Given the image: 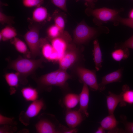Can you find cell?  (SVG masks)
Returning <instances> with one entry per match:
<instances>
[{"instance_id": "obj_22", "label": "cell", "mask_w": 133, "mask_h": 133, "mask_svg": "<svg viewBox=\"0 0 133 133\" xmlns=\"http://www.w3.org/2000/svg\"><path fill=\"white\" fill-rule=\"evenodd\" d=\"M66 108L70 109L75 107L79 102V95L74 93H69L65 96L64 100Z\"/></svg>"}, {"instance_id": "obj_3", "label": "cell", "mask_w": 133, "mask_h": 133, "mask_svg": "<svg viewBox=\"0 0 133 133\" xmlns=\"http://www.w3.org/2000/svg\"><path fill=\"white\" fill-rule=\"evenodd\" d=\"M23 37L29 49L31 57L34 58L40 55L41 46L39 28L35 26L32 27L25 34Z\"/></svg>"}, {"instance_id": "obj_12", "label": "cell", "mask_w": 133, "mask_h": 133, "mask_svg": "<svg viewBox=\"0 0 133 133\" xmlns=\"http://www.w3.org/2000/svg\"><path fill=\"white\" fill-rule=\"evenodd\" d=\"M36 132L39 133H56L59 132L55 126L47 119L41 118L35 125Z\"/></svg>"}, {"instance_id": "obj_31", "label": "cell", "mask_w": 133, "mask_h": 133, "mask_svg": "<svg viewBox=\"0 0 133 133\" xmlns=\"http://www.w3.org/2000/svg\"><path fill=\"white\" fill-rule=\"evenodd\" d=\"M121 120L125 126L123 133H133V122L127 121L126 117L124 116L122 117Z\"/></svg>"}, {"instance_id": "obj_39", "label": "cell", "mask_w": 133, "mask_h": 133, "mask_svg": "<svg viewBox=\"0 0 133 133\" xmlns=\"http://www.w3.org/2000/svg\"><path fill=\"white\" fill-rule=\"evenodd\" d=\"M133 1V0H132Z\"/></svg>"}, {"instance_id": "obj_8", "label": "cell", "mask_w": 133, "mask_h": 133, "mask_svg": "<svg viewBox=\"0 0 133 133\" xmlns=\"http://www.w3.org/2000/svg\"><path fill=\"white\" fill-rule=\"evenodd\" d=\"M59 69L43 75L37 78L36 82L38 86L46 87L51 86H58L57 74Z\"/></svg>"}, {"instance_id": "obj_1", "label": "cell", "mask_w": 133, "mask_h": 133, "mask_svg": "<svg viewBox=\"0 0 133 133\" xmlns=\"http://www.w3.org/2000/svg\"><path fill=\"white\" fill-rule=\"evenodd\" d=\"M42 58L35 59L24 58L19 56L16 59L10 61L7 68L16 71L19 75V81L22 84L26 83L27 77L33 73L39 68L43 67Z\"/></svg>"}, {"instance_id": "obj_28", "label": "cell", "mask_w": 133, "mask_h": 133, "mask_svg": "<svg viewBox=\"0 0 133 133\" xmlns=\"http://www.w3.org/2000/svg\"><path fill=\"white\" fill-rule=\"evenodd\" d=\"M13 17L8 16L4 14L1 10L0 11V23L2 25L6 24L11 25L14 23Z\"/></svg>"}, {"instance_id": "obj_18", "label": "cell", "mask_w": 133, "mask_h": 133, "mask_svg": "<svg viewBox=\"0 0 133 133\" xmlns=\"http://www.w3.org/2000/svg\"><path fill=\"white\" fill-rule=\"evenodd\" d=\"M93 59L97 71L100 70L102 67V54L99 43L98 40H95L93 42Z\"/></svg>"}, {"instance_id": "obj_4", "label": "cell", "mask_w": 133, "mask_h": 133, "mask_svg": "<svg viewBox=\"0 0 133 133\" xmlns=\"http://www.w3.org/2000/svg\"><path fill=\"white\" fill-rule=\"evenodd\" d=\"M97 31L96 29L82 22L77 25L74 31V41L78 44H84L95 36Z\"/></svg>"}, {"instance_id": "obj_6", "label": "cell", "mask_w": 133, "mask_h": 133, "mask_svg": "<svg viewBox=\"0 0 133 133\" xmlns=\"http://www.w3.org/2000/svg\"><path fill=\"white\" fill-rule=\"evenodd\" d=\"M44 106V102L42 99H38L32 102L29 105L24 113L23 114V116H20V118H23V119L21 121L22 122L25 119V120L23 123L26 125L28 124L29 119L36 116Z\"/></svg>"}, {"instance_id": "obj_17", "label": "cell", "mask_w": 133, "mask_h": 133, "mask_svg": "<svg viewBox=\"0 0 133 133\" xmlns=\"http://www.w3.org/2000/svg\"><path fill=\"white\" fill-rule=\"evenodd\" d=\"M11 43L19 53L23 54L25 57H31V53L26 43L19 38L16 37L11 40Z\"/></svg>"}, {"instance_id": "obj_34", "label": "cell", "mask_w": 133, "mask_h": 133, "mask_svg": "<svg viewBox=\"0 0 133 133\" xmlns=\"http://www.w3.org/2000/svg\"><path fill=\"white\" fill-rule=\"evenodd\" d=\"M67 0H51L55 5L63 11L67 12L66 2Z\"/></svg>"}, {"instance_id": "obj_16", "label": "cell", "mask_w": 133, "mask_h": 133, "mask_svg": "<svg viewBox=\"0 0 133 133\" xmlns=\"http://www.w3.org/2000/svg\"><path fill=\"white\" fill-rule=\"evenodd\" d=\"M122 92L120 93L121 100L119 103L120 106H125L127 103L133 104V90L130 89L126 84L124 85L122 87Z\"/></svg>"}, {"instance_id": "obj_29", "label": "cell", "mask_w": 133, "mask_h": 133, "mask_svg": "<svg viewBox=\"0 0 133 133\" xmlns=\"http://www.w3.org/2000/svg\"><path fill=\"white\" fill-rule=\"evenodd\" d=\"M23 5L28 8L37 7L41 6L44 0H22Z\"/></svg>"}, {"instance_id": "obj_23", "label": "cell", "mask_w": 133, "mask_h": 133, "mask_svg": "<svg viewBox=\"0 0 133 133\" xmlns=\"http://www.w3.org/2000/svg\"><path fill=\"white\" fill-rule=\"evenodd\" d=\"M5 80L8 85L11 88H17L19 81L18 73L16 72L7 73L4 75Z\"/></svg>"}, {"instance_id": "obj_26", "label": "cell", "mask_w": 133, "mask_h": 133, "mask_svg": "<svg viewBox=\"0 0 133 133\" xmlns=\"http://www.w3.org/2000/svg\"><path fill=\"white\" fill-rule=\"evenodd\" d=\"M64 32H61L54 24L49 27L47 31L48 36L52 39L61 36Z\"/></svg>"}, {"instance_id": "obj_25", "label": "cell", "mask_w": 133, "mask_h": 133, "mask_svg": "<svg viewBox=\"0 0 133 133\" xmlns=\"http://www.w3.org/2000/svg\"><path fill=\"white\" fill-rule=\"evenodd\" d=\"M40 43L42 54L45 58L48 60L54 50L51 44L47 42L44 39H40Z\"/></svg>"}, {"instance_id": "obj_5", "label": "cell", "mask_w": 133, "mask_h": 133, "mask_svg": "<svg viewBox=\"0 0 133 133\" xmlns=\"http://www.w3.org/2000/svg\"><path fill=\"white\" fill-rule=\"evenodd\" d=\"M76 71L81 80L91 90L94 91L98 90L99 84L94 71L80 67L77 68Z\"/></svg>"}, {"instance_id": "obj_11", "label": "cell", "mask_w": 133, "mask_h": 133, "mask_svg": "<svg viewBox=\"0 0 133 133\" xmlns=\"http://www.w3.org/2000/svg\"><path fill=\"white\" fill-rule=\"evenodd\" d=\"M82 114L79 110H68L65 116V120L68 126L72 128L76 127L83 120Z\"/></svg>"}, {"instance_id": "obj_9", "label": "cell", "mask_w": 133, "mask_h": 133, "mask_svg": "<svg viewBox=\"0 0 133 133\" xmlns=\"http://www.w3.org/2000/svg\"><path fill=\"white\" fill-rule=\"evenodd\" d=\"M123 69L121 68L110 73L103 77L101 83L99 84V90L100 91L105 90L106 85L110 83L120 82L122 76Z\"/></svg>"}, {"instance_id": "obj_10", "label": "cell", "mask_w": 133, "mask_h": 133, "mask_svg": "<svg viewBox=\"0 0 133 133\" xmlns=\"http://www.w3.org/2000/svg\"><path fill=\"white\" fill-rule=\"evenodd\" d=\"M89 99V92L88 86L83 83L81 92L79 95L80 108L79 110L86 117L89 116L87 112Z\"/></svg>"}, {"instance_id": "obj_21", "label": "cell", "mask_w": 133, "mask_h": 133, "mask_svg": "<svg viewBox=\"0 0 133 133\" xmlns=\"http://www.w3.org/2000/svg\"><path fill=\"white\" fill-rule=\"evenodd\" d=\"M17 32L11 25H8L3 28L0 32V41H6L16 37Z\"/></svg>"}, {"instance_id": "obj_24", "label": "cell", "mask_w": 133, "mask_h": 133, "mask_svg": "<svg viewBox=\"0 0 133 133\" xmlns=\"http://www.w3.org/2000/svg\"><path fill=\"white\" fill-rule=\"evenodd\" d=\"M128 48L117 49L111 54L112 58L115 61L119 62L122 60L127 59L129 55Z\"/></svg>"}, {"instance_id": "obj_27", "label": "cell", "mask_w": 133, "mask_h": 133, "mask_svg": "<svg viewBox=\"0 0 133 133\" xmlns=\"http://www.w3.org/2000/svg\"><path fill=\"white\" fill-rule=\"evenodd\" d=\"M133 29V19L125 18L120 17L119 15L117 17L114 25L116 26L119 23Z\"/></svg>"}, {"instance_id": "obj_2", "label": "cell", "mask_w": 133, "mask_h": 133, "mask_svg": "<svg viewBox=\"0 0 133 133\" xmlns=\"http://www.w3.org/2000/svg\"><path fill=\"white\" fill-rule=\"evenodd\" d=\"M122 10V9H116L105 7L94 9L88 8L86 9L85 12L88 16H93L94 23L100 26L103 23L109 21L114 23Z\"/></svg>"}, {"instance_id": "obj_15", "label": "cell", "mask_w": 133, "mask_h": 133, "mask_svg": "<svg viewBox=\"0 0 133 133\" xmlns=\"http://www.w3.org/2000/svg\"><path fill=\"white\" fill-rule=\"evenodd\" d=\"M106 97V103L109 115L114 114V112L121 100L120 94H115L109 91Z\"/></svg>"}, {"instance_id": "obj_14", "label": "cell", "mask_w": 133, "mask_h": 133, "mask_svg": "<svg viewBox=\"0 0 133 133\" xmlns=\"http://www.w3.org/2000/svg\"><path fill=\"white\" fill-rule=\"evenodd\" d=\"M63 36L52 39L51 42L54 50L58 55L59 60L63 56L68 46L65 38L62 37Z\"/></svg>"}, {"instance_id": "obj_33", "label": "cell", "mask_w": 133, "mask_h": 133, "mask_svg": "<svg viewBox=\"0 0 133 133\" xmlns=\"http://www.w3.org/2000/svg\"><path fill=\"white\" fill-rule=\"evenodd\" d=\"M116 49L130 48L133 49V35L124 43L116 46Z\"/></svg>"}, {"instance_id": "obj_19", "label": "cell", "mask_w": 133, "mask_h": 133, "mask_svg": "<svg viewBox=\"0 0 133 133\" xmlns=\"http://www.w3.org/2000/svg\"><path fill=\"white\" fill-rule=\"evenodd\" d=\"M48 16L47 9L45 7L41 6L37 7L33 11L32 19L36 22L40 23L45 20Z\"/></svg>"}, {"instance_id": "obj_37", "label": "cell", "mask_w": 133, "mask_h": 133, "mask_svg": "<svg viewBox=\"0 0 133 133\" xmlns=\"http://www.w3.org/2000/svg\"><path fill=\"white\" fill-rule=\"evenodd\" d=\"M128 16L129 18L133 19V8L129 12Z\"/></svg>"}, {"instance_id": "obj_7", "label": "cell", "mask_w": 133, "mask_h": 133, "mask_svg": "<svg viewBox=\"0 0 133 133\" xmlns=\"http://www.w3.org/2000/svg\"><path fill=\"white\" fill-rule=\"evenodd\" d=\"M73 47L68 45L63 56L59 60L60 68L66 70L76 60L77 58V53Z\"/></svg>"}, {"instance_id": "obj_36", "label": "cell", "mask_w": 133, "mask_h": 133, "mask_svg": "<svg viewBox=\"0 0 133 133\" xmlns=\"http://www.w3.org/2000/svg\"><path fill=\"white\" fill-rule=\"evenodd\" d=\"M96 133H105V130L101 126L99 127L97 130L95 132Z\"/></svg>"}, {"instance_id": "obj_38", "label": "cell", "mask_w": 133, "mask_h": 133, "mask_svg": "<svg viewBox=\"0 0 133 133\" xmlns=\"http://www.w3.org/2000/svg\"><path fill=\"white\" fill-rule=\"evenodd\" d=\"M76 132L77 130L76 129H73L71 130L65 131L64 133H76Z\"/></svg>"}, {"instance_id": "obj_32", "label": "cell", "mask_w": 133, "mask_h": 133, "mask_svg": "<svg viewBox=\"0 0 133 133\" xmlns=\"http://www.w3.org/2000/svg\"><path fill=\"white\" fill-rule=\"evenodd\" d=\"M14 118H10L5 116L2 114H0V125H15Z\"/></svg>"}, {"instance_id": "obj_30", "label": "cell", "mask_w": 133, "mask_h": 133, "mask_svg": "<svg viewBox=\"0 0 133 133\" xmlns=\"http://www.w3.org/2000/svg\"><path fill=\"white\" fill-rule=\"evenodd\" d=\"M54 24L61 32H64L65 26V22L64 18L61 16H57L54 17Z\"/></svg>"}, {"instance_id": "obj_35", "label": "cell", "mask_w": 133, "mask_h": 133, "mask_svg": "<svg viewBox=\"0 0 133 133\" xmlns=\"http://www.w3.org/2000/svg\"><path fill=\"white\" fill-rule=\"evenodd\" d=\"M85 1L86 5L88 8H93L94 7L95 3L98 0H84Z\"/></svg>"}, {"instance_id": "obj_20", "label": "cell", "mask_w": 133, "mask_h": 133, "mask_svg": "<svg viewBox=\"0 0 133 133\" xmlns=\"http://www.w3.org/2000/svg\"><path fill=\"white\" fill-rule=\"evenodd\" d=\"M22 96L27 101L33 102L38 100V92L37 90L31 87L23 88L21 90Z\"/></svg>"}, {"instance_id": "obj_13", "label": "cell", "mask_w": 133, "mask_h": 133, "mask_svg": "<svg viewBox=\"0 0 133 133\" xmlns=\"http://www.w3.org/2000/svg\"><path fill=\"white\" fill-rule=\"evenodd\" d=\"M119 122L116 119L114 114L109 115L104 118L100 122L101 126L110 133L121 132L117 127Z\"/></svg>"}]
</instances>
